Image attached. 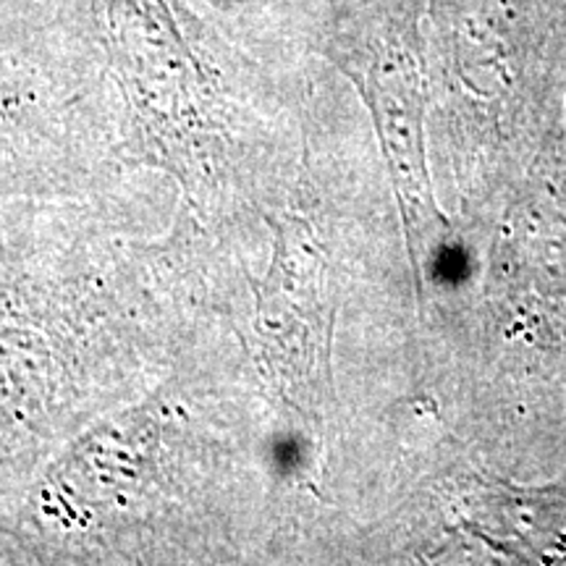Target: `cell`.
Listing matches in <instances>:
<instances>
[{"label":"cell","mask_w":566,"mask_h":566,"mask_svg":"<svg viewBox=\"0 0 566 566\" xmlns=\"http://www.w3.org/2000/svg\"><path fill=\"white\" fill-rule=\"evenodd\" d=\"M210 3H216V6H242V3H250V0H210Z\"/></svg>","instance_id":"1"},{"label":"cell","mask_w":566,"mask_h":566,"mask_svg":"<svg viewBox=\"0 0 566 566\" xmlns=\"http://www.w3.org/2000/svg\"><path fill=\"white\" fill-rule=\"evenodd\" d=\"M3 3H13V0H0V6H3Z\"/></svg>","instance_id":"2"}]
</instances>
